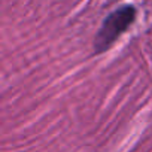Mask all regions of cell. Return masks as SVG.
Listing matches in <instances>:
<instances>
[{
  "instance_id": "6da1fadb",
  "label": "cell",
  "mask_w": 152,
  "mask_h": 152,
  "mask_svg": "<svg viewBox=\"0 0 152 152\" xmlns=\"http://www.w3.org/2000/svg\"><path fill=\"white\" fill-rule=\"evenodd\" d=\"M137 18V8L134 5H122L112 11L102 23L100 28L97 30L93 42V54L100 55L109 51L115 42L130 30V27L136 23Z\"/></svg>"
}]
</instances>
